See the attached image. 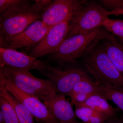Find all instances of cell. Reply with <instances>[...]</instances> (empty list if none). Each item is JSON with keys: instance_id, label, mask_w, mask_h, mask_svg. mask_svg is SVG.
Segmentation results:
<instances>
[{"instance_id": "cell-3", "label": "cell", "mask_w": 123, "mask_h": 123, "mask_svg": "<svg viewBox=\"0 0 123 123\" xmlns=\"http://www.w3.org/2000/svg\"><path fill=\"white\" fill-rule=\"evenodd\" d=\"M82 63L97 83L123 89V77L112 64L101 43L84 56Z\"/></svg>"}, {"instance_id": "cell-7", "label": "cell", "mask_w": 123, "mask_h": 123, "mask_svg": "<svg viewBox=\"0 0 123 123\" xmlns=\"http://www.w3.org/2000/svg\"><path fill=\"white\" fill-rule=\"evenodd\" d=\"M0 80L9 92L26 107L37 121L44 123H59L53 118L43 103L17 88L0 71Z\"/></svg>"}, {"instance_id": "cell-15", "label": "cell", "mask_w": 123, "mask_h": 123, "mask_svg": "<svg viewBox=\"0 0 123 123\" xmlns=\"http://www.w3.org/2000/svg\"><path fill=\"white\" fill-rule=\"evenodd\" d=\"M103 95L97 94L92 95L85 102L75 105V108H88L99 112L107 120L116 117L117 110L110 105Z\"/></svg>"}, {"instance_id": "cell-21", "label": "cell", "mask_w": 123, "mask_h": 123, "mask_svg": "<svg viewBox=\"0 0 123 123\" xmlns=\"http://www.w3.org/2000/svg\"><path fill=\"white\" fill-rule=\"evenodd\" d=\"M95 111L88 108H76L75 113L76 116L81 120L84 123H90V119Z\"/></svg>"}, {"instance_id": "cell-11", "label": "cell", "mask_w": 123, "mask_h": 123, "mask_svg": "<svg viewBox=\"0 0 123 123\" xmlns=\"http://www.w3.org/2000/svg\"><path fill=\"white\" fill-rule=\"evenodd\" d=\"M42 61L13 49L0 47V68L9 66L38 70Z\"/></svg>"}, {"instance_id": "cell-18", "label": "cell", "mask_w": 123, "mask_h": 123, "mask_svg": "<svg viewBox=\"0 0 123 123\" xmlns=\"http://www.w3.org/2000/svg\"><path fill=\"white\" fill-rule=\"evenodd\" d=\"M0 108L5 123H21L12 106L1 97H0Z\"/></svg>"}, {"instance_id": "cell-17", "label": "cell", "mask_w": 123, "mask_h": 123, "mask_svg": "<svg viewBox=\"0 0 123 123\" xmlns=\"http://www.w3.org/2000/svg\"><path fill=\"white\" fill-rule=\"evenodd\" d=\"M101 86L104 97L113 102L123 112V89L103 85Z\"/></svg>"}, {"instance_id": "cell-8", "label": "cell", "mask_w": 123, "mask_h": 123, "mask_svg": "<svg viewBox=\"0 0 123 123\" xmlns=\"http://www.w3.org/2000/svg\"><path fill=\"white\" fill-rule=\"evenodd\" d=\"M52 26L46 25L42 20H37L21 33L0 41V47L14 49L22 47L32 49L43 39Z\"/></svg>"}, {"instance_id": "cell-26", "label": "cell", "mask_w": 123, "mask_h": 123, "mask_svg": "<svg viewBox=\"0 0 123 123\" xmlns=\"http://www.w3.org/2000/svg\"><path fill=\"white\" fill-rule=\"evenodd\" d=\"M120 40H121V42H122V43H123L122 44L123 45V39H121Z\"/></svg>"}, {"instance_id": "cell-10", "label": "cell", "mask_w": 123, "mask_h": 123, "mask_svg": "<svg viewBox=\"0 0 123 123\" xmlns=\"http://www.w3.org/2000/svg\"><path fill=\"white\" fill-rule=\"evenodd\" d=\"M71 20L52 27L43 39L31 49L30 55L38 58L55 52L65 39Z\"/></svg>"}, {"instance_id": "cell-12", "label": "cell", "mask_w": 123, "mask_h": 123, "mask_svg": "<svg viewBox=\"0 0 123 123\" xmlns=\"http://www.w3.org/2000/svg\"><path fill=\"white\" fill-rule=\"evenodd\" d=\"M53 118L60 123H80L77 120L73 105L66 97L58 94L43 102Z\"/></svg>"}, {"instance_id": "cell-19", "label": "cell", "mask_w": 123, "mask_h": 123, "mask_svg": "<svg viewBox=\"0 0 123 123\" xmlns=\"http://www.w3.org/2000/svg\"><path fill=\"white\" fill-rule=\"evenodd\" d=\"M103 26L112 34L123 39V20L108 18L104 23Z\"/></svg>"}, {"instance_id": "cell-20", "label": "cell", "mask_w": 123, "mask_h": 123, "mask_svg": "<svg viewBox=\"0 0 123 123\" xmlns=\"http://www.w3.org/2000/svg\"><path fill=\"white\" fill-rule=\"evenodd\" d=\"M29 0H0V14L2 15L11 9L26 3Z\"/></svg>"}, {"instance_id": "cell-22", "label": "cell", "mask_w": 123, "mask_h": 123, "mask_svg": "<svg viewBox=\"0 0 123 123\" xmlns=\"http://www.w3.org/2000/svg\"><path fill=\"white\" fill-rule=\"evenodd\" d=\"M97 2L108 11H112L119 8L123 4V0H99Z\"/></svg>"}, {"instance_id": "cell-5", "label": "cell", "mask_w": 123, "mask_h": 123, "mask_svg": "<svg viewBox=\"0 0 123 123\" xmlns=\"http://www.w3.org/2000/svg\"><path fill=\"white\" fill-rule=\"evenodd\" d=\"M0 71L18 89L41 101L56 94L48 80L36 77L28 69L4 66Z\"/></svg>"}, {"instance_id": "cell-13", "label": "cell", "mask_w": 123, "mask_h": 123, "mask_svg": "<svg viewBox=\"0 0 123 123\" xmlns=\"http://www.w3.org/2000/svg\"><path fill=\"white\" fill-rule=\"evenodd\" d=\"M97 94L103 95L101 85L89 76L76 84L68 96L71 98H75L80 102H83L92 95Z\"/></svg>"}, {"instance_id": "cell-25", "label": "cell", "mask_w": 123, "mask_h": 123, "mask_svg": "<svg viewBox=\"0 0 123 123\" xmlns=\"http://www.w3.org/2000/svg\"><path fill=\"white\" fill-rule=\"evenodd\" d=\"M0 123H5L4 116L0 111Z\"/></svg>"}, {"instance_id": "cell-2", "label": "cell", "mask_w": 123, "mask_h": 123, "mask_svg": "<svg viewBox=\"0 0 123 123\" xmlns=\"http://www.w3.org/2000/svg\"><path fill=\"white\" fill-rule=\"evenodd\" d=\"M110 32L103 26L65 39L47 61L57 65L77 63V60L91 51Z\"/></svg>"}, {"instance_id": "cell-16", "label": "cell", "mask_w": 123, "mask_h": 123, "mask_svg": "<svg viewBox=\"0 0 123 123\" xmlns=\"http://www.w3.org/2000/svg\"><path fill=\"white\" fill-rule=\"evenodd\" d=\"M0 97L7 101L12 106L20 123H35L30 111L7 90L1 80H0Z\"/></svg>"}, {"instance_id": "cell-27", "label": "cell", "mask_w": 123, "mask_h": 123, "mask_svg": "<svg viewBox=\"0 0 123 123\" xmlns=\"http://www.w3.org/2000/svg\"></svg>"}, {"instance_id": "cell-4", "label": "cell", "mask_w": 123, "mask_h": 123, "mask_svg": "<svg viewBox=\"0 0 123 123\" xmlns=\"http://www.w3.org/2000/svg\"><path fill=\"white\" fill-rule=\"evenodd\" d=\"M77 63L55 66L43 61L38 71L50 82L56 93L66 97L78 82L89 77Z\"/></svg>"}, {"instance_id": "cell-1", "label": "cell", "mask_w": 123, "mask_h": 123, "mask_svg": "<svg viewBox=\"0 0 123 123\" xmlns=\"http://www.w3.org/2000/svg\"><path fill=\"white\" fill-rule=\"evenodd\" d=\"M51 0H35L19 5L0 15V41L21 33L37 20L42 18L44 10L51 4Z\"/></svg>"}, {"instance_id": "cell-6", "label": "cell", "mask_w": 123, "mask_h": 123, "mask_svg": "<svg viewBox=\"0 0 123 123\" xmlns=\"http://www.w3.org/2000/svg\"><path fill=\"white\" fill-rule=\"evenodd\" d=\"M111 15L97 1H85L81 5L70 22L65 39L86 31L103 26L105 20Z\"/></svg>"}, {"instance_id": "cell-14", "label": "cell", "mask_w": 123, "mask_h": 123, "mask_svg": "<svg viewBox=\"0 0 123 123\" xmlns=\"http://www.w3.org/2000/svg\"><path fill=\"white\" fill-rule=\"evenodd\" d=\"M101 43L112 64L123 77V45L110 33L103 39Z\"/></svg>"}, {"instance_id": "cell-24", "label": "cell", "mask_w": 123, "mask_h": 123, "mask_svg": "<svg viewBox=\"0 0 123 123\" xmlns=\"http://www.w3.org/2000/svg\"><path fill=\"white\" fill-rule=\"evenodd\" d=\"M111 15H115L116 16H119V15H123V4L121 7H120L119 8L113 10V11H111Z\"/></svg>"}, {"instance_id": "cell-23", "label": "cell", "mask_w": 123, "mask_h": 123, "mask_svg": "<svg viewBox=\"0 0 123 123\" xmlns=\"http://www.w3.org/2000/svg\"><path fill=\"white\" fill-rule=\"evenodd\" d=\"M103 123H123V115L120 117L110 119Z\"/></svg>"}, {"instance_id": "cell-9", "label": "cell", "mask_w": 123, "mask_h": 123, "mask_svg": "<svg viewBox=\"0 0 123 123\" xmlns=\"http://www.w3.org/2000/svg\"><path fill=\"white\" fill-rule=\"evenodd\" d=\"M86 0H55L42 14V20L49 26H53L68 20H73Z\"/></svg>"}]
</instances>
